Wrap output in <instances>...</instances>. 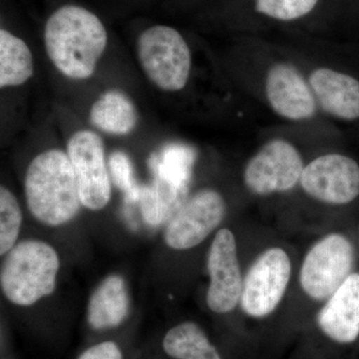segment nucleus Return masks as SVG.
<instances>
[{
	"mask_svg": "<svg viewBox=\"0 0 359 359\" xmlns=\"http://www.w3.org/2000/svg\"><path fill=\"white\" fill-rule=\"evenodd\" d=\"M210 285L207 304L216 313H229L240 304L244 280L238 259L237 242L229 229H222L212 240L208 255Z\"/></svg>",
	"mask_w": 359,
	"mask_h": 359,
	"instance_id": "nucleus-11",
	"label": "nucleus"
},
{
	"mask_svg": "<svg viewBox=\"0 0 359 359\" xmlns=\"http://www.w3.org/2000/svg\"><path fill=\"white\" fill-rule=\"evenodd\" d=\"M60 259L57 250L40 240L18 242L4 257L0 287L7 301L27 308L53 294Z\"/></svg>",
	"mask_w": 359,
	"mask_h": 359,
	"instance_id": "nucleus-3",
	"label": "nucleus"
},
{
	"mask_svg": "<svg viewBox=\"0 0 359 359\" xmlns=\"http://www.w3.org/2000/svg\"><path fill=\"white\" fill-rule=\"evenodd\" d=\"M69 158L82 205L89 211H100L111 199L109 170L102 138L90 130H80L67 143Z\"/></svg>",
	"mask_w": 359,
	"mask_h": 359,
	"instance_id": "nucleus-6",
	"label": "nucleus"
},
{
	"mask_svg": "<svg viewBox=\"0 0 359 359\" xmlns=\"http://www.w3.org/2000/svg\"><path fill=\"white\" fill-rule=\"evenodd\" d=\"M226 212V202L218 191H199L170 219L164 231L165 244L175 250L197 247L218 228Z\"/></svg>",
	"mask_w": 359,
	"mask_h": 359,
	"instance_id": "nucleus-9",
	"label": "nucleus"
},
{
	"mask_svg": "<svg viewBox=\"0 0 359 359\" xmlns=\"http://www.w3.org/2000/svg\"><path fill=\"white\" fill-rule=\"evenodd\" d=\"M109 172L113 182L123 192L135 195V182L133 179V169L131 161L125 153H113L109 159Z\"/></svg>",
	"mask_w": 359,
	"mask_h": 359,
	"instance_id": "nucleus-21",
	"label": "nucleus"
},
{
	"mask_svg": "<svg viewBox=\"0 0 359 359\" xmlns=\"http://www.w3.org/2000/svg\"><path fill=\"white\" fill-rule=\"evenodd\" d=\"M77 359H123V353L116 342L103 341L85 349Z\"/></svg>",
	"mask_w": 359,
	"mask_h": 359,
	"instance_id": "nucleus-22",
	"label": "nucleus"
},
{
	"mask_svg": "<svg viewBox=\"0 0 359 359\" xmlns=\"http://www.w3.org/2000/svg\"><path fill=\"white\" fill-rule=\"evenodd\" d=\"M131 308L128 287L119 275H110L97 285L87 308V320L97 330H109L121 325Z\"/></svg>",
	"mask_w": 359,
	"mask_h": 359,
	"instance_id": "nucleus-15",
	"label": "nucleus"
},
{
	"mask_svg": "<svg viewBox=\"0 0 359 359\" xmlns=\"http://www.w3.org/2000/svg\"><path fill=\"white\" fill-rule=\"evenodd\" d=\"M292 264L280 248L264 250L250 266L243 285L240 304L252 318H264L273 313L287 292Z\"/></svg>",
	"mask_w": 359,
	"mask_h": 359,
	"instance_id": "nucleus-7",
	"label": "nucleus"
},
{
	"mask_svg": "<svg viewBox=\"0 0 359 359\" xmlns=\"http://www.w3.org/2000/svg\"><path fill=\"white\" fill-rule=\"evenodd\" d=\"M353 262L348 238L337 233L325 236L304 257L299 273L302 289L314 301L330 299L351 275Z\"/></svg>",
	"mask_w": 359,
	"mask_h": 359,
	"instance_id": "nucleus-5",
	"label": "nucleus"
},
{
	"mask_svg": "<svg viewBox=\"0 0 359 359\" xmlns=\"http://www.w3.org/2000/svg\"><path fill=\"white\" fill-rule=\"evenodd\" d=\"M304 165L290 142L275 139L259 149L245 168V185L259 196L287 192L301 182Z\"/></svg>",
	"mask_w": 359,
	"mask_h": 359,
	"instance_id": "nucleus-8",
	"label": "nucleus"
},
{
	"mask_svg": "<svg viewBox=\"0 0 359 359\" xmlns=\"http://www.w3.org/2000/svg\"><path fill=\"white\" fill-rule=\"evenodd\" d=\"M22 211L18 198L7 187H0V255L6 256L18 244Z\"/></svg>",
	"mask_w": 359,
	"mask_h": 359,
	"instance_id": "nucleus-19",
	"label": "nucleus"
},
{
	"mask_svg": "<svg viewBox=\"0 0 359 359\" xmlns=\"http://www.w3.org/2000/svg\"><path fill=\"white\" fill-rule=\"evenodd\" d=\"M318 0H256V9L269 18L290 21L311 13Z\"/></svg>",
	"mask_w": 359,
	"mask_h": 359,
	"instance_id": "nucleus-20",
	"label": "nucleus"
},
{
	"mask_svg": "<svg viewBox=\"0 0 359 359\" xmlns=\"http://www.w3.org/2000/svg\"><path fill=\"white\" fill-rule=\"evenodd\" d=\"M266 94L276 114L292 121L313 118L316 99L299 71L289 63L271 66L266 78Z\"/></svg>",
	"mask_w": 359,
	"mask_h": 359,
	"instance_id": "nucleus-12",
	"label": "nucleus"
},
{
	"mask_svg": "<svg viewBox=\"0 0 359 359\" xmlns=\"http://www.w3.org/2000/svg\"><path fill=\"white\" fill-rule=\"evenodd\" d=\"M25 193L32 216L49 228L69 224L82 207L69 158L58 149L40 153L30 162Z\"/></svg>",
	"mask_w": 359,
	"mask_h": 359,
	"instance_id": "nucleus-2",
	"label": "nucleus"
},
{
	"mask_svg": "<svg viewBox=\"0 0 359 359\" xmlns=\"http://www.w3.org/2000/svg\"><path fill=\"white\" fill-rule=\"evenodd\" d=\"M316 101L327 114L344 121L359 119V79L330 68H318L309 76Z\"/></svg>",
	"mask_w": 359,
	"mask_h": 359,
	"instance_id": "nucleus-14",
	"label": "nucleus"
},
{
	"mask_svg": "<svg viewBox=\"0 0 359 359\" xmlns=\"http://www.w3.org/2000/svg\"><path fill=\"white\" fill-rule=\"evenodd\" d=\"M107 40L102 21L81 6L60 7L45 25L47 55L59 72L71 79L83 80L93 75Z\"/></svg>",
	"mask_w": 359,
	"mask_h": 359,
	"instance_id": "nucleus-1",
	"label": "nucleus"
},
{
	"mask_svg": "<svg viewBox=\"0 0 359 359\" xmlns=\"http://www.w3.org/2000/svg\"><path fill=\"white\" fill-rule=\"evenodd\" d=\"M33 73L34 63L28 45L6 29L0 30V87L20 86Z\"/></svg>",
	"mask_w": 359,
	"mask_h": 359,
	"instance_id": "nucleus-17",
	"label": "nucleus"
},
{
	"mask_svg": "<svg viewBox=\"0 0 359 359\" xmlns=\"http://www.w3.org/2000/svg\"><path fill=\"white\" fill-rule=\"evenodd\" d=\"M137 56L142 70L158 88L177 92L188 83L192 55L186 40L175 28L155 25L142 32Z\"/></svg>",
	"mask_w": 359,
	"mask_h": 359,
	"instance_id": "nucleus-4",
	"label": "nucleus"
},
{
	"mask_svg": "<svg viewBox=\"0 0 359 359\" xmlns=\"http://www.w3.org/2000/svg\"><path fill=\"white\" fill-rule=\"evenodd\" d=\"M318 327L330 339L351 344L359 337V273H351L327 299L318 316Z\"/></svg>",
	"mask_w": 359,
	"mask_h": 359,
	"instance_id": "nucleus-13",
	"label": "nucleus"
},
{
	"mask_svg": "<svg viewBox=\"0 0 359 359\" xmlns=\"http://www.w3.org/2000/svg\"><path fill=\"white\" fill-rule=\"evenodd\" d=\"M301 185L314 200L349 204L359 197V164L346 155L320 156L304 167Z\"/></svg>",
	"mask_w": 359,
	"mask_h": 359,
	"instance_id": "nucleus-10",
	"label": "nucleus"
},
{
	"mask_svg": "<svg viewBox=\"0 0 359 359\" xmlns=\"http://www.w3.org/2000/svg\"><path fill=\"white\" fill-rule=\"evenodd\" d=\"M163 349L174 359H222L202 327L193 321L172 327L163 339Z\"/></svg>",
	"mask_w": 359,
	"mask_h": 359,
	"instance_id": "nucleus-18",
	"label": "nucleus"
},
{
	"mask_svg": "<svg viewBox=\"0 0 359 359\" xmlns=\"http://www.w3.org/2000/svg\"><path fill=\"white\" fill-rule=\"evenodd\" d=\"M90 122L101 131L117 136L128 135L136 127L138 113L133 101L120 90H108L90 109Z\"/></svg>",
	"mask_w": 359,
	"mask_h": 359,
	"instance_id": "nucleus-16",
	"label": "nucleus"
}]
</instances>
